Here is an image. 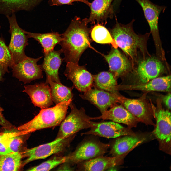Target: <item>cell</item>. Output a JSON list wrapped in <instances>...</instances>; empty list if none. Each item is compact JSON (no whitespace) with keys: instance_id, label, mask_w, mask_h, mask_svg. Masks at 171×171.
I'll list each match as a JSON object with an SVG mask.
<instances>
[{"instance_id":"obj_1","label":"cell","mask_w":171,"mask_h":171,"mask_svg":"<svg viewBox=\"0 0 171 171\" xmlns=\"http://www.w3.org/2000/svg\"><path fill=\"white\" fill-rule=\"evenodd\" d=\"M87 19H81L75 17L69 26L61 34L59 44L64 53L63 60L66 63H78L80 57L87 48L91 47L89 33L91 29L87 26Z\"/></svg>"},{"instance_id":"obj_2","label":"cell","mask_w":171,"mask_h":171,"mask_svg":"<svg viewBox=\"0 0 171 171\" xmlns=\"http://www.w3.org/2000/svg\"><path fill=\"white\" fill-rule=\"evenodd\" d=\"M135 20L133 19L126 24L117 21L110 32V34L118 47L130 59L133 66L137 61L138 52H141L144 57L146 54H148L147 48V43L150 34L148 33L141 35L136 34L133 27V24Z\"/></svg>"},{"instance_id":"obj_3","label":"cell","mask_w":171,"mask_h":171,"mask_svg":"<svg viewBox=\"0 0 171 171\" xmlns=\"http://www.w3.org/2000/svg\"><path fill=\"white\" fill-rule=\"evenodd\" d=\"M72 101V99H70L52 107L41 109L33 118L19 126L17 129L25 135L60 125L66 117L68 106Z\"/></svg>"},{"instance_id":"obj_4","label":"cell","mask_w":171,"mask_h":171,"mask_svg":"<svg viewBox=\"0 0 171 171\" xmlns=\"http://www.w3.org/2000/svg\"><path fill=\"white\" fill-rule=\"evenodd\" d=\"M71 103L69 106L71 112L60 124L56 139L70 137L80 131L91 126V117L86 114L84 109H78Z\"/></svg>"},{"instance_id":"obj_5","label":"cell","mask_w":171,"mask_h":171,"mask_svg":"<svg viewBox=\"0 0 171 171\" xmlns=\"http://www.w3.org/2000/svg\"><path fill=\"white\" fill-rule=\"evenodd\" d=\"M164 66L158 59L150 57L139 61L136 67L128 75V85L144 83L158 77L164 71Z\"/></svg>"},{"instance_id":"obj_6","label":"cell","mask_w":171,"mask_h":171,"mask_svg":"<svg viewBox=\"0 0 171 171\" xmlns=\"http://www.w3.org/2000/svg\"><path fill=\"white\" fill-rule=\"evenodd\" d=\"M6 16L10 24L9 31L11 35L10 41L8 47L12 57L14 65L27 57L25 50L28 45L29 38L18 25L15 13Z\"/></svg>"},{"instance_id":"obj_7","label":"cell","mask_w":171,"mask_h":171,"mask_svg":"<svg viewBox=\"0 0 171 171\" xmlns=\"http://www.w3.org/2000/svg\"><path fill=\"white\" fill-rule=\"evenodd\" d=\"M73 136L65 138H57L48 143L31 148L25 149L21 152L27 159L22 163V166L35 160L44 159L54 154L61 152L68 145Z\"/></svg>"},{"instance_id":"obj_8","label":"cell","mask_w":171,"mask_h":171,"mask_svg":"<svg viewBox=\"0 0 171 171\" xmlns=\"http://www.w3.org/2000/svg\"><path fill=\"white\" fill-rule=\"evenodd\" d=\"M110 146L108 144L99 141L90 140L81 143L68 157L67 162L78 164L99 156H103Z\"/></svg>"},{"instance_id":"obj_9","label":"cell","mask_w":171,"mask_h":171,"mask_svg":"<svg viewBox=\"0 0 171 171\" xmlns=\"http://www.w3.org/2000/svg\"><path fill=\"white\" fill-rule=\"evenodd\" d=\"M42 57L34 58L27 56L22 61L14 65L11 67L13 76L25 83L43 78V71L40 65L37 64Z\"/></svg>"},{"instance_id":"obj_10","label":"cell","mask_w":171,"mask_h":171,"mask_svg":"<svg viewBox=\"0 0 171 171\" xmlns=\"http://www.w3.org/2000/svg\"><path fill=\"white\" fill-rule=\"evenodd\" d=\"M161 102L160 99L157 100L156 107L151 103L153 114L156 121L154 133L160 140L167 143L171 139V113L162 108Z\"/></svg>"},{"instance_id":"obj_11","label":"cell","mask_w":171,"mask_h":171,"mask_svg":"<svg viewBox=\"0 0 171 171\" xmlns=\"http://www.w3.org/2000/svg\"><path fill=\"white\" fill-rule=\"evenodd\" d=\"M118 103L139 119L146 124H152L153 113L151 105L144 99H130L117 93Z\"/></svg>"},{"instance_id":"obj_12","label":"cell","mask_w":171,"mask_h":171,"mask_svg":"<svg viewBox=\"0 0 171 171\" xmlns=\"http://www.w3.org/2000/svg\"><path fill=\"white\" fill-rule=\"evenodd\" d=\"M66 63L64 74L71 81L75 88L84 92L91 88L93 81V76L85 68L77 63Z\"/></svg>"},{"instance_id":"obj_13","label":"cell","mask_w":171,"mask_h":171,"mask_svg":"<svg viewBox=\"0 0 171 171\" xmlns=\"http://www.w3.org/2000/svg\"><path fill=\"white\" fill-rule=\"evenodd\" d=\"M140 5L145 17L149 25L150 32L153 36L156 47L161 45L158 30V20L160 14L164 11L166 7L156 5L149 0H135Z\"/></svg>"},{"instance_id":"obj_14","label":"cell","mask_w":171,"mask_h":171,"mask_svg":"<svg viewBox=\"0 0 171 171\" xmlns=\"http://www.w3.org/2000/svg\"><path fill=\"white\" fill-rule=\"evenodd\" d=\"M90 128L89 130L82 133L81 135H93L109 138L131 133L127 128L113 121L96 122L91 121Z\"/></svg>"},{"instance_id":"obj_15","label":"cell","mask_w":171,"mask_h":171,"mask_svg":"<svg viewBox=\"0 0 171 171\" xmlns=\"http://www.w3.org/2000/svg\"><path fill=\"white\" fill-rule=\"evenodd\" d=\"M24 88L23 92L28 95L35 106L44 109L52 104L51 89L48 83L26 86Z\"/></svg>"},{"instance_id":"obj_16","label":"cell","mask_w":171,"mask_h":171,"mask_svg":"<svg viewBox=\"0 0 171 171\" xmlns=\"http://www.w3.org/2000/svg\"><path fill=\"white\" fill-rule=\"evenodd\" d=\"M117 92H110L96 88H91L80 96L82 98L95 105L102 113L118 103Z\"/></svg>"},{"instance_id":"obj_17","label":"cell","mask_w":171,"mask_h":171,"mask_svg":"<svg viewBox=\"0 0 171 171\" xmlns=\"http://www.w3.org/2000/svg\"><path fill=\"white\" fill-rule=\"evenodd\" d=\"M103 56L109 64L110 72L116 78L127 74L133 67L132 63L117 48L113 47L108 54Z\"/></svg>"},{"instance_id":"obj_18","label":"cell","mask_w":171,"mask_h":171,"mask_svg":"<svg viewBox=\"0 0 171 171\" xmlns=\"http://www.w3.org/2000/svg\"><path fill=\"white\" fill-rule=\"evenodd\" d=\"M109 110L102 113L100 116L92 118V119H102L126 124L129 127H135L139 119L122 105H115Z\"/></svg>"},{"instance_id":"obj_19","label":"cell","mask_w":171,"mask_h":171,"mask_svg":"<svg viewBox=\"0 0 171 171\" xmlns=\"http://www.w3.org/2000/svg\"><path fill=\"white\" fill-rule=\"evenodd\" d=\"M113 0H94L90 6V13L87 19L88 23L102 24L106 23L107 19L112 17L113 13L112 3Z\"/></svg>"},{"instance_id":"obj_20","label":"cell","mask_w":171,"mask_h":171,"mask_svg":"<svg viewBox=\"0 0 171 171\" xmlns=\"http://www.w3.org/2000/svg\"><path fill=\"white\" fill-rule=\"evenodd\" d=\"M119 90L170 92L171 89V76L157 77L146 83L138 84L118 86Z\"/></svg>"},{"instance_id":"obj_21","label":"cell","mask_w":171,"mask_h":171,"mask_svg":"<svg viewBox=\"0 0 171 171\" xmlns=\"http://www.w3.org/2000/svg\"><path fill=\"white\" fill-rule=\"evenodd\" d=\"M61 50L54 49L44 54L43 61L40 65L42 71H44L46 77H49L53 81L61 83L59 76V70L62 61L60 55Z\"/></svg>"},{"instance_id":"obj_22","label":"cell","mask_w":171,"mask_h":171,"mask_svg":"<svg viewBox=\"0 0 171 171\" xmlns=\"http://www.w3.org/2000/svg\"><path fill=\"white\" fill-rule=\"evenodd\" d=\"M121 155L112 157L103 156L97 157L78 164V169L84 171L106 170L118 165Z\"/></svg>"},{"instance_id":"obj_23","label":"cell","mask_w":171,"mask_h":171,"mask_svg":"<svg viewBox=\"0 0 171 171\" xmlns=\"http://www.w3.org/2000/svg\"><path fill=\"white\" fill-rule=\"evenodd\" d=\"M41 0H0V14L6 16L34 7Z\"/></svg>"},{"instance_id":"obj_24","label":"cell","mask_w":171,"mask_h":171,"mask_svg":"<svg viewBox=\"0 0 171 171\" xmlns=\"http://www.w3.org/2000/svg\"><path fill=\"white\" fill-rule=\"evenodd\" d=\"M29 38H32L38 41L43 48L44 54L54 49L55 46L59 44L62 39L61 34L57 32L41 33H32L23 30Z\"/></svg>"},{"instance_id":"obj_25","label":"cell","mask_w":171,"mask_h":171,"mask_svg":"<svg viewBox=\"0 0 171 171\" xmlns=\"http://www.w3.org/2000/svg\"><path fill=\"white\" fill-rule=\"evenodd\" d=\"M46 78V82L50 85L53 101L56 105L72 99L73 95L71 88L52 81L49 77Z\"/></svg>"},{"instance_id":"obj_26","label":"cell","mask_w":171,"mask_h":171,"mask_svg":"<svg viewBox=\"0 0 171 171\" xmlns=\"http://www.w3.org/2000/svg\"><path fill=\"white\" fill-rule=\"evenodd\" d=\"M140 138L127 136L116 139L112 146L110 153L112 157L122 155L141 141Z\"/></svg>"},{"instance_id":"obj_27","label":"cell","mask_w":171,"mask_h":171,"mask_svg":"<svg viewBox=\"0 0 171 171\" xmlns=\"http://www.w3.org/2000/svg\"><path fill=\"white\" fill-rule=\"evenodd\" d=\"M92 76L95 85L100 89L110 92L117 91L116 78L111 72H102Z\"/></svg>"},{"instance_id":"obj_28","label":"cell","mask_w":171,"mask_h":171,"mask_svg":"<svg viewBox=\"0 0 171 171\" xmlns=\"http://www.w3.org/2000/svg\"><path fill=\"white\" fill-rule=\"evenodd\" d=\"M21 152H12L0 157V171H17L22 166Z\"/></svg>"},{"instance_id":"obj_29","label":"cell","mask_w":171,"mask_h":171,"mask_svg":"<svg viewBox=\"0 0 171 171\" xmlns=\"http://www.w3.org/2000/svg\"><path fill=\"white\" fill-rule=\"evenodd\" d=\"M92 39L98 43L111 44L113 47L117 48L118 46L108 30L102 25L97 24L91 30Z\"/></svg>"},{"instance_id":"obj_30","label":"cell","mask_w":171,"mask_h":171,"mask_svg":"<svg viewBox=\"0 0 171 171\" xmlns=\"http://www.w3.org/2000/svg\"><path fill=\"white\" fill-rule=\"evenodd\" d=\"M1 26L0 25V29ZM0 65L4 71L8 72V68L13 65L12 57L8 47L0 36Z\"/></svg>"},{"instance_id":"obj_31","label":"cell","mask_w":171,"mask_h":171,"mask_svg":"<svg viewBox=\"0 0 171 171\" xmlns=\"http://www.w3.org/2000/svg\"><path fill=\"white\" fill-rule=\"evenodd\" d=\"M68 157H55L39 165L32 167L28 171H48L67 161Z\"/></svg>"},{"instance_id":"obj_32","label":"cell","mask_w":171,"mask_h":171,"mask_svg":"<svg viewBox=\"0 0 171 171\" xmlns=\"http://www.w3.org/2000/svg\"><path fill=\"white\" fill-rule=\"evenodd\" d=\"M21 134L12 137L10 141L9 147L11 152H19V150L23 142V140Z\"/></svg>"},{"instance_id":"obj_33","label":"cell","mask_w":171,"mask_h":171,"mask_svg":"<svg viewBox=\"0 0 171 171\" xmlns=\"http://www.w3.org/2000/svg\"><path fill=\"white\" fill-rule=\"evenodd\" d=\"M81 2L90 7L91 3L87 0H49L48 3L51 6H58L63 5H72L74 2Z\"/></svg>"},{"instance_id":"obj_34","label":"cell","mask_w":171,"mask_h":171,"mask_svg":"<svg viewBox=\"0 0 171 171\" xmlns=\"http://www.w3.org/2000/svg\"><path fill=\"white\" fill-rule=\"evenodd\" d=\"M14 136L6 138L0 141V157L12 152L9 145L11 138Z\"/></svg>"},{"instance_id":"obj_35","label":"cell","mask_w":171,"mask_h":171,"mask_svg":"<svg viewBox=\"0 0 171 171\" xmlns=\"http://www.w3.org/2000/svg\"><path fill=\"white\" fill-rule=\"evenodd\" d=\"M0 125L4 128L9 130L15 129V127L4 117L2 114H0Z\"/></svg>"},{"instance_id":"obj_36","label":"cell","mask_w":171,"mask_h":171,"mask_svg":"<svg viewBox=\"0 0 171 171\" xmlns=\"http://www.w3.org/2000/svg\"><path fill=\"white\" fill-rule=\"evenodd\" d=\"M20 132H10L0 133V141L8 137L19 134Z\"/></svg>"},{"instance_id":"obj_37","label":"cell","mask_w":171,"mask_h":171,"mask_svg":"<svg viewBox=\"0 0 171 171\" xmlns=\"http://www.w3.org/2000/svg\"><path fill=\"white\" fill-rule=\"evenodd\" d=\"M162 100L168 109L170 110L171 107V93H170L167 95L164 96L162 99Z\"/></svg>"},{"instance_id":"obj_38","label":"cell","mask_w":171,"mask_h":171,"mask_svg":"<svg viewBox=\"0 0 171 171\" xmlns=\"http://www.w3.org/2000/svg\"><path fill=\"white\" fill-rule=\"evenodd\" d=\"M64 163L62 164L63 165L62 166L58 169V170L71 171L72 170L71 167L67 163L66 164L65 162L64 163L65 164H64Z\"/></svg>"},{"instance_id":"obj_39","label":"cell","mask_w":171,"mask_h":171,"mask_svg":"<svg viewBox=\"0 0 171 171\" xmlns=\"http://www.w3.org/2000/svg\"><path fill=\"white\" fill-rule=\"evenodd\" d=\"M5 73L2 67L0 65V82L2 79L3 75Z\"/></svg>"},{"instance_id":"obj_40","label":"cell","mask_w":171,"mask_h":171,"mask_svg":"<svg viewBox=\"0 0 171 171\" xmlns=\"http://www.w3.org/2000/svg\"><path fill=\"white\" fill-rule=\"evenodd\" d=\"M3 111V109L1 107L0 105V114H2V111Z\"/></svg>"},{"instance_id":"obj_41","label":"cell","mask_w":171,"mask_h":171,"mask_svg":"<svg viewBox=\"0 0 171 171\" xmlns=\"http://www.w3.org/2000/svg\"><path fill=\"white\" fill-rule=\"evenodd\" d=\"M120 0H115V2H117L118 1H119Z\"/></svg>"}]
</instances>
